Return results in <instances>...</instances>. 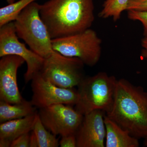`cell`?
Returning a JSON list of instances; mask_svg holds the SVG:
<instances>
[{
	"instance_id": "obj_18",
	"label": "cell",
	"mask_w": 147,
	"mask_h": 147,
	"mask_svg": "<svg viewBox=\"0 0 147 147\" xmlns=\"http://www.w3.org/2000/svg\"><path fill=\"white\" fill-rule=\"evenodd\" d=\"M127 16L130 20L139 21L144 27V34L147 36V11L127 10Z\"/></svg>"
},
{
	"instance_id": "obj_24",
	"label": "cell",
	"mask_w": 147,
	"mask_h": 147,
	"mask_svg": "<svg viewBox=\"0 0 147 147\" xmlns=\"http://www.w3.org/2000/svg\"><path fill=\"white\" fill-rule=\"evenodd\" d=\"M6 1L9 4H11L14 3L15 0H6Z\"/></svg>"
},
{
	"instance_id": "obj_21",
	"label": "cell",
	"mask_w": 147,
	"mask_h": 147,
	"mask_svg": "<svg viewBox=\"0 0 147 147\" xmlns=\"http://www.w3.org/2000/svg\"><path fill=\"white\" fill-rule=\"evenodd\" d=\"M59 146L61 147H77L76 134H69L62 137Z\"/></svg>"
},
{
	"instance_id": "obj_3",
	"label": "cell",
	"mask_w": 147,
	"mask_h": 147,
	"mask_svg": "<svg viewBox=\"0 0 147 147\" xmlns=\"http://www.w3.org/2000/svg\"><path fill=\"white\" fill-rule=\"evenodd\" d=\"M117 80L104 72L85 77L78 86L75 110L83 115L96 110L109 113L114 102Z\"/></svg>"
},
{
	"instance_id": "obj_2",
	"label": "cell",
	"mask_w": 147,
	"mask_h": 147,
	"mask_svg": "<svg viewBox=\"0 0 147 147\" xmlns=\"http://www.w3.org/2000/svg\"><path fill=\"white\" fill-rule=\"evenodd\" d=\"M106 116L131 136L147 138V92L123 79L117 80L112 109Z\"/></svg>"
},
{
	"instance_id": "obj_4",
	"label": "cell",
	"mask_w": 147,
	"mask_h": 147,
	"mask_svg": "<svg viewBox=\"0 0 147 147\" xmlns=\"http://www.w3.org/2000/svg\"><path fill=\"white\" fill-rule=\"evenodd\" d=\"M40 5L34 2L24 9L14 21L18 38L24 40L30 49L44 59L55 50L52 39L40 15Z\"/></svg>"
},
{
	"instance_id": "obj_19",
	"label": "cell",
	"mask_w": 147,
	"mask_h": 147,
	"mask_svg": "<svg viewBox=\"0 0 147 147\" xmlns=\"http://www.w3.org/2000/svg\"><path fill=\"white\" fill-rule=\"evenodd\" d=\"M147 11V0H129L127 11Z\"/></svg>"
},
{
	"instance_id": "obj_7",
	"label": "cell",
	"mask_w": 147,
	"mask_h": 147,
	"mask_svg": "<svg viewBox=\"0 0 147 147\" xmlns=\"http://www.w3.org/2000/svg\"><path fill=\"white\" fill-rule=\"evenodd\" d=\"M18 38L13 22L0 27V57L12 55L23 58L27 64L24 79L27 84L41 71L45 59L27 48Z\"/></svg>"
},
{
	"instance_id": "obj_9",
	"label": "cell",
	"mask_w": 147,
	"mask_h": 147,
	"mask_svg": "<svg viewBox=\"0 0 147 147\" xmlns=\"http://www.w3.org/2000/svg\"><path fill=\"white\" fill-rule=\"evenodd\" d=\"M31 82L33 94L30 102L36 108L40 109L57 104L75 105L78 101L77 90L57 86L43 78L40 72Z\"/></svg>"
},
{
	"instance_id": "obj_1",
	"label": "cell",
	"mask_w": 147,
	"mask_h": 147,
	"mask_svg": "<svg viewBox=\"0 0 147 147\" xmlns=\"http://www.w3.org/2000/svg\"><path fill=\"white\" fill-rule=\"evenodd\" d=\"M94 9L93 0H49L40 5V15L53 39L90 28Z\"/></svg>"
},
{
	"instance_id": "obj_22",
	"label": "cell",
	"mask_w": 147,
	"mask_h": 147,
	"mask_svg": "<svg viewBox=\"0 0 147 147\" xmlns=\"http://www.w3.org/2000/svg\"><path fill=\"white\" fill-rule=\"evenodd\" d=\"M142 50L141 57L143 59H147V36L142 40Z\"/></svg>"
},
{
	"instance_id": "obj_13",
	"label": "cell",
	"mask_w": 147,
	"mask_h": 147,
	"mask_svg": "<svg viewBox=\"0 0 147 147\" xmlns=\"http://www.w3.org/2000/svg\"><path fill=\"white\" fill-rule=\"evenodd\" d=\"M106 129V147H138L139 139L131 136L127 130L104 116Z\"/></svg>"
},
{
	"instance_id": "obj_8",
	"label": "cell",
	"mask_w": 147,
	"mask_h": 147,
	"mask_svg": "<svg viewBox=\"0 0 147 147\" xmlns=\"http://www.w3.org/2000/svg\"><path fill=\"white\" fill-rule=\"evenodd\" d=\"M39 109L38 113L42 123L55 136L76 134L84 117L75 109L65 104H55Z\"/></svg>"
},
{
	"instance_id": "obj_20",
	"label": "cell",
	"mask_w": 147,
	"mask_h": 147,
	"mask_svg": "<svg viewBox=\"0 0 147 147\" xmlns=\"http://www.w3.org/2000/svg\"><path fill=\"white\" fill-rule=\"evenodd\" d=\"M30 134L29 133L21 135L13 140L11 147H30Z\"/></svg>"
},
{
	"instance_id": "obj_14",
	"label": "cell",
	"mask_w": 147,
	"mask_h": 147,
	"mask_svg": "<svg viewBox=\"0 0 147 147\" xmlns=\"http://www.w3.org/2000/svg\"><path fill=\"white\" fill-rule=\"evenodd\" d=\"M30 101L25 99L20 103L11 104L0 100V123L22 118L36 113Z\"/></svg>"
},
{
	"instance_id": "obj_16",
	"label": "cell",
	"mask_w": 147,
	"mask_h": 147,
	"mask_svg": "<svg viewBox=\"0 0 147 147\" xmlns=\"http://www.w3.org/2000/svg\"><path fill=\"white\" fill-rule=\"evenodd\" d=\"M37 0H19L0 9V27L15 21L24 9Z\"/></svg>"
},
{
	"instance_id": "obj_5",
	"label": "cell",
	"mask_w": 147,
	"mask_h": 147,
	"mask_svg": "<svg viewBox=\"0 0 147 147\" xmlns=\"http://www.w3.org/2000/svg\"><path fill=\"white\" fill-rule=\"evenodd\" d=\"M53 50L61 55L77 58L84 65L93 66L102 53V40L96 32L89 28L68 36L53 39Z\"/></svg>"
},
{
	"instance_id": "obj_17",
	"label": "cell",
	"mask_w": 147,
	"mask_h": 147,
	"mask_svg": "<svg viewBox=\"0 0 147 147\" xmlns=\"http://www.w3.org/2000/svg\"><path fill=\"white\" fill-rule=\"evenodd\" d=\"M129 0H105L101 11L98 13L102 18H112L114 21H118L125 10L127 11Z\"/></svg>"
},
{
	"instance_id": "obj_10",
	"label": "cell",
	"mask_w": 147,
	"mask_h": 147,
	"mask_svg": "<svg viewBox=\"0 0 147 147\" xmlns=\"http://www.w3.org/2000/svg\"><path fill=\"white\" fill-rule=\"evenodd\" d=\"M0 60V100L15 104L24 100L17 82L18 69L25 62L21 57L7 55Z\"/></svg>"
},
{
	"instance_id": "obj_23",
	"label": "cell",
	"mask_w": 147,
	"mask_h": 147,
	"mask_svg": "<svg viewBox=\"0 0 147 147\" xmlns=\"http://www.w3.org/2000/svg\"><path fill=\"white\" fill-rule=\"evenodd\" d=\"M30 147H38V142L34 132L32 131L30 134Z\"/></svg>"
},
{
	"instance_id": "obj_11",
	"label": "cell",
	"mask_w": 147,
	"mask_h": 147,
	"mask_svg": "<svg viewBox=\"0 0 147 147\" xmlns=\"http://www.w3.org/2000/svg\"><path fill=\"white\" fill-rule=\"evenodd\" d=\"M104 112L96 110L84 115L76 131L77 147H104L106 129Z\"/></svg>"
},
{
	"instance_id": "obj_12",
	"label": "cell",
	"mask_w": 147,
	"mask_h": 147,
	"mask_svg": "<svg viewBox=\"0 0 147 147\" xmlns=\"http://www.w3.org/2000/svg\"><path fill=\"white\" fill-rule=\"evenodd\" d=\"M37 113L22 118L2 123L0 124V147H10L13 140L32 130Z\"/></svg>"
},
{
	"instance_id": "obj_25",
	"label": "cell",
	"mask_w": 147,
	"mask_h": 147,
	"mask_svg": "<svg viewBox=\"0 0 147 147\" xmlns=\"http://www.w3.org/2000/svg\"><path fill=\"white\" fill-rule=\"evenodd\" d=\"M144 146H145L147 147V138L145 139V141L144 142Z\"/></svg>"
},
{
	"instance_id": "obj_15",
	"label": "cell",
	"mask_w": 147,
	"mask_h": 147,
	"mask_svg": "<svg viewBox=\"0 0 147 147\" xmlns=\"http://www.w3.org/2000/svg\"><path fill=\"white\" fill-rule=\"evenodd\" d=\"M36 136L38 147H58L59 142L56 136L45 127L40 118L38 113L36 116L32 130Z\"/></svg>"
},
{
	"instance_id": "obj_6",
	"label": "cell",
	"mask_w": 147,
	"mask_h": 147,
	"mask_svg": "<svg viewBox=\"0 0 147 147\" xmlns=\"http://www.w3.org/2000/svg\"><path fill=\"white\" fill-rule=\"evenodd\" d=\"M84 65L78 58L66 57L55 51L45 59L40 73L57 86L71 88L78 86L85 78Z\"/></svg>"
}]
</instances>
